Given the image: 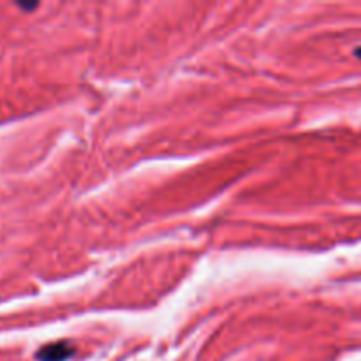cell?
Segmentation results:
<instances>
[{
	"mask_svg": "<svg viewBox=\"0 0 361 361\" xmlns=\"http://www.w3.org/2000/svg\"><path fill=\"white\" fill-rule=\"evenodd\" d=\"M18 6H20L21 9L32 11V9H35V7H37L39 4H37V2H34V4H28V2H18Z\"/></svg>",
	"mask_w": 361,
	"mask_h": 361,
	"instance_id": "2",
	"label": "cell"
},
{
	"mask_svg": "<svg viewBox=\"0 0 361 361\" xmlns=\"http://www.w3.org/2000/svg\"><path fill=\"white\" fill-rule=\"evenodd\" d=\"M74 355V348L69 342H53L37 351L35 358L39 361H66Z\"/></svg>",
	"mask_w": 361,
	"mask_h": 361,
	"instance_id": "1",
	"label": "cell"
},
{
	"mask_svg": "<svg viewBox=\"0 0 361 361\" xmlns=\"http://www.w3.org/2000/svg\"><path fill=\"white\" fill-rule=\"evenodd\" d=\"M355 55H356V56H358V59L361 60V48H358V49H356V51H355Z\"/></svg>",
	"mask_w": 361,
	"mask_h": 361,
	"instance_id": "3",
	"label": "cell"
}]
</instances>
